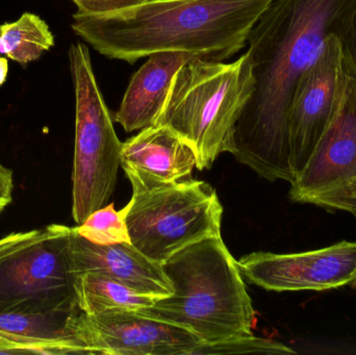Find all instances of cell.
<instances>
[{"mask_svg":"<svg viewBox=\"0 0 356 355\" xmlns=\"http://www.w3.org/2000/svg\"><path fill=\"white\" fill-rule=\"evenodd\" d=\"M356 0H273L248 35L255 89L234 127L228 152L270 181H295L289 112L303 75L330 35L344 41Z\"/></svg>","mask_w":356,"mask_h":355,"instance_id":"obj_1","label":"cell"},{"mask_svg":"<svg viewBox=\"0 0 356 355\" xmlns=\"http://www.w3.org/2000/svg\"><path fill=\"white\" fill-rule=\"evenodd\" d=\"M273 0H150L111 14L75 13L71 28L96 51L134 64L158 52L222 62L246 45Z\"/></svg>","mask_w":356,"mask_h":355,"instance_id":"obj_2","label":"cell"},{"mask_svg":"<svg viewBox=\"0 0 356 355\" xmlns=\"http://www.w3.org/2000/svg\"><path fill=\"white\" fill-rule=\"evenodd\" d=\"M173 293L139 314L192 331L204 343L252 333L255 311L222 237L188 246L162 264Z\"/></svg>","mask_w":356,"mask_h":355,"instance_id":"obj_3","label":"cell"},{"mask_svg":"<svg viewBox=\"0 0 356 355\" xmlns=\"http://www.w3.org/2000/svg\"><path fill=\"white\" fill-rule=\"evenodd\" d=\"M254 89L247 53L229 64L193 58L173 79L156 124L170 127L193 148L198 170L211 169L229 150L234 127Z\"/></svg>","mask_w":356,"mask_h":355,"instance_id":"obj_4","label":"cell"},{"mask_svg":"<svg viewBox=\"0 0 356 355\" xmlns=\"http://www.w3.org/2000/svg\"><path fill=\"white\" fill-rule=\"evenodd\" d=\"M71 231L72 227L50 224L0 239V313L77 310Z\"/></svg>","mask_w":356,"mask_h":355,"instance_id":"obj_5","label":"cell"},{"mask_svg":"<svg viewBox=\"0 0 356 355\" xmlns=\"http://www.w3.org/2000/svg\"><path fill=\"white\" fill-rule=\"evenodd\" d=\"M68 56L75 93L72 217L81 225L106 206L114 193L122 143L98 87L87 45L72 44Z\"/></svg>","mask_w":356,"mask_h":355,"instance_id":"obj_6","label":"cell"},{"mask_svg":"<svg viewBox=\"0 0 356 355\" xmlns=\"http://www.w3.org/2000/svg\"><path fill=\"white\" fill-rule=\"evenodd\" d=\"M120 213L131 243L161 266L192 244L221 237L223 208L215 190L204 181L192 179L133 192Z\"/></svg>","mask_w":356,"mask_h":355,"instance_id":"obj_7","label":"cell"},{"mask_svg":"<svg viewBox=\"0 0 356 355\" xmlns=\"http://www.w3.org/2000/svg\"><path fill=\"white\" fill-rule=\"evenodd\" d=\"M67 331L88 354L192 355L202 343L184 327L135 311L89 316L76 310L69 318Z\"/></svg>","mask_w":356,"mask_h":355,"instance_id":"obj_8","label":"cell"},{"mask_svg":"<svg viewBox=\"0 0 356 355\" xmlns=\"http://www.w3.org/2000/svg\"><path fill=\"white\" fill-rule=\"evenodd\" d=\"M243 276L267 291H326L356 277V242L300 254L253 252L238 261Z\"/></svg>","mask_w":356,"mask_h":355,"instance_id":"obj_9","label":"cell"},{"mask_svg":"<svg viewBox=\"0 0 356 355\" xmlns=\"http://www.w3.org/2000/svg\"><path fill=\"white\" fill-rule=\"evenodd\" d=\"M342 60V40L330 35L321 56L303 75L293 96L289 112V139L295 179L311 160L336 112Z\"/></svg>","mask_w":356,"mask_h":355,"instance_id":"obj_10","label":"cell"},{"mask_svg":"<svg viewBox=\"0 0 356 355\" xmlns=\"http://www.w3.org/2000/svg\"><path fill=\"white\" fill-rule=\"evenodd\" d=\"M356 177V69L343 51L340 93L334 117L302 172L291 183L292 201L312 196Z\"/></svg>","mask_w":356,"mask_h":355,"instance_id":"obj_11","label":"cell"},{"mask_svg":"<svg viewBox=\"0 0 356 355\" xmlns=\"http://www.w3.org/2000/svg\"><path fill=\"white\" fill-rule=\"evenodd\" d=\"M197 156L193 148L170 127L156 124L122 143L121 167L133 192L192 179Z\"/></svg>","mask_w":356,"mask_h":355,"instance_id":"obj_12","label":"cell"},{"mask_svg":"<svg viewBox=\"0 0 356 355\" xmlns=\"http://www.w3.org/2000/svg\"><path fill=\"white\" fill-rule=\"evenodd\" d=\"M70 258L74 275L99 273L156 298L173 293L172 283L162 266L146 258L129 242L97 245L79 236L76 227H72Z\"/></svg>","mask_w":356,"mask_h":355,"instance_id":"obj_13","label":"cell"},{"mask_svg":"<svg viewBox=\"0 0 356 355\" xmlns=\"http://www.w3.org/2000/svg\"><path fill=\"white\" fill-rule=\"evenodd\" d=\"M198 58L186 52H158L135 73L125 91L115 121L127 133L156 124L168 97L173 79L188 60Z\"/></svg>","mask_w":356,"mask_h":355,"instance_id":"obj_14","label":"cell"},{"mask_svg":"<svg viewBox=\"0 0 356 355\" xmlns=\"http://www.w3.org/2000/svg\"><path fill=\"white\" fill-rule=\"evenodd\" d=\"M75 302L83 314H104L114 311L149 308L160 298L139 293L131 288L95 272L81 273L74 279Z\"/></svg>","mask_w":356,"mask_h":355,"instance_id":"obj_15","label":"cell"},{"mask_svg":"<svg viewBox=\"0 0 356 355\" xmlns=\"http://www.w3.org/2000/svg\"><path fill=\"white\" fill-rule=\"evenodd\" d=\"M54 46L47 23L33 13H24L18 20L1 25L0 53L21 66L41 58Z\"/></svg>","mask_w":356,"mask_h":355,"instance_id":"obj_16","label":"cell"},{"mask_svg":"<svg viewBox=\"0 0 356 355\" xmlns=\"http://www.w3.org/2000/svg\"><path fill=\"white\" fill-rule=\"evenodd\" d=\"M76 231L79 236L97 245L131 243L124 219L115 210L114 204L95 210L83 224L77 225Z\"/></svg>","mask_w":356,"mask_h":355,"instance_id":"obj_17","label":"cell"},{"mask_svg":"<svg viewBox=\"0 0 356 355\" xmlns=\"http://www.w3.org/2000/svg\"><path fill=\"white\" fill-rule=\"evenodd\" d=\"M238 354L290 355L296 354V352L280 342L254 337L250 333L215 343L202 342L197 346L192 355Z\"/></svg>","mask_w":356,"mask_h":355,"instance_id":"obj_18","label":"cell"},{"mask_svg":"<svg viewBox=\"0 0 356 355\" xmlns=\"http://www.w3.org/2000/svg\"><path fill=\"white\" fill-rule=\"evenodd\" d=\"M305 204H315L327 210H346L355 215L356 213V177L334 188L312 196Z\"/></svg>","mask_w":356,"mask_h":355,"instance_id":"obj_19","label":"cell"},{"mask_svg":"<svg viewBox=\"0 0 356 355\" xmlns=\"http://www.w3.org/2000/svg\"><path fill=\"white\" fill-rule=\"evenodd\" d=\"M83 14L102 15L120 12L141 6L150 0H72Z\"/></svg>","mask_w":356,"mask_h":355,"instance_id":"obj_20","label":"cell"},{"mask_svg":"<svg viewBox=\"0 0 356 355\" xmlns=\"http://www.w3.org/2000/svg\"><path fill=\"white\" fill-rule=\"evenodd\" d=\"M0 354H43L37 346L0 331Z\"/></svg>","mask_w":356,"mask_h":355,"instance_id":"obj_21","label":"cell"},{"mask_svg":"<svg viewBox=\"0 0 356 355\" xmlns=\"http://www.w3.org/2000/svg\"><path fill=\"white\" fill-rule=\"evenodd\" d=\"M14 191L13 171L0 162V213L12 202Z\"/></svg>","mask_w":356,"mask_h":355,"instance_id":"obj_22","label":"cell"},{"mask_svg":"<svg viewBox=\"0 0 356 355\" xmlns=\"http://www.w3.org/2000/svg\"><path fill=\"white\" fill-rule=\"evenodd\" d=\"M343 51L356 69V12L343 41Z\"/></svg>","mask_w":356,"mask_h":355,"instance_id":"obj_23","label":"cell"},{"mask_svg":"<svg viewBox=\"0 0 356 355\" xmlns=\"http://www.w3.org/2000/svg\"><path fill=\"white\" fill-rule=\"evenodd\" d=\"M8 73V60L6 58H0V87L6 83Z\"/></svg>","mask_w":356,"mask_h":355,"instance_id":"obj_24","label":"cell"},{"mask_svg":"<svg viewBox=\"0 0 356 355\" xmlns=\"http://www.w3.org/2000/svg\"><path fill=\"white\" fill-rule=\"evenodd\" d=\"M351 285H353V287L355 288L356 290V277L355 279H353V283H351Z\"/></svg>","mask_w":356,"mask_h":355,"instance_id":"obj_25","label":"cell"},{"mask_svg":"<svg viewBox=\"0 0 356 355\" xmlns=\"http://www.w3.org/2000/svg\"><path fill=\"white\" fill-rule=\"evenodd\" d=\"M0 33H1V25H0Z\"/></svg>","mask_w":356,"mask_h":355,"instance_id":"obj_26","label":"cell"},{"mask_svg":"<svg viewBox=\"0 0 356 355\" xmlns=\"http://www.w3.org/2000/svg\"><path fill=\"white\" fill-rule=\"evenodd\" d=\"M355 216L356 217V213H355Z\"/></svg>","mask_w":356,"mask_h":355,"instance_id":"obj_27","label":"cell"}]
</instances>
